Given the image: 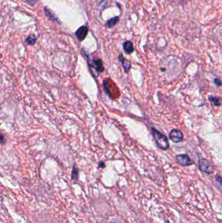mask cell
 Masks as SVG:
<instances>
[{
    "mask_svg": "<svg viewBox=\"0 0 222 223\" xmlns=\"http://www.w3.org/2000/svg\"><path fill=\"white\" fill-rule=\"evenodd\" d=\"M87 60H88L89 66L92 67V69H94L97 72V74L104 71V67L103 65V62L100 58L93 59V60H89L87 59Z\"/></svg>",
    "mask_w": 222,
    "mask_h": 223,
    "instance_id": "5b68a950",
    "label": "cell"
},
{
    "mask_svg": "<svg viewBox=\"0 0 222 223\" xmlns=\"http://www.w3.org/2000/svg\"><path fill=\"white\" fill-rule=\"evenodd\" d=\"M89 29L86 26H83L79 27L76 32V36L80 41H83L88 34Z\"/></svg>",
    "mask_w": 222,
    "mask_h": 223,
    "instance_id": "52a82bcc",
    "label": "cell"
},
{
    "mask_svg": "<svg viewBox=\"0 0 222 223\" xmlns=\"http://www.w3.org/2000/svg\"><path fill=\"white\" fill-rule=\"evenodd\" d=\"M175 161L180 166H190L194 164V162L191 161L189 156L187 154H180L177 155L175 157Z\"/></svg>",
    "mask_w": 222,
    "mask_h": 223,
    "instance_id": "277c9868",
    "label": "cell"
},
{
    "mask_svg": "<svg viewBox=\"0 0 222 223\" xmlns=\"http://www.w3.org/2000/svg\"><path fill=\"white\" fill-rule=\"evenodd\" d=\"M214 83L217 85L218 86H220L221 85V80L218 78H214Z\"/></svg>",
    "mask_w": 222,
    "mask_h": 223,
    "instance_id": "2e32d148",
    "label": "cell"
},
{
    "mask_svg": "<svg viewBox=\"0 0 222 223\" xmlns=\"http://www.w3.org/2000/svg\"><path fill=\"white\" fill-rule=\"evenodd\" d=\"M104 89L109 97L112 99H115L118 97L119 89L116 86L113 82H112L110 79L105 80L103 82Z\"/></svg>",
    "mask_w": 222,
    "mask_h": 223,
    "instance_id": "7a4b0ae2",
    "label": "cell"
},
{
    "mask_svg": "<svg viewBox=\"0 0 222 223\" xmlns=\"http://www.w3.org/2000/svg\"><path fill=\"white\" fill-rule=\"evenodd\" d=\"M215 178H216V181L217 183L219 184L220 186L221 185V182H222V180H221V177L220 175H216L215 176Z\"/></svg>",
    "mask_w": 222,
    "mask_h": 223,
    "instance_id": "9a60e30c",
    "label": "cell"
},
{
    "mask_svg": "<svg viewBox=\"0 0 222 223\" xmlns=\"http://www.w3.org/2000/svg\"><path fill=\"white\" fill-rule=\"evenodd\" d=\"M105 167V164H104V162L101 161L100 163H99V165H98V168H104Z\"/></svg>",
    "mask_w": 222,
    "mask_h": 223,
    "instance_id": "ac0fdd59",
    "label": "cell"
},
{
    "mask_svg": "<svg viewBox=\"0 0 222 223\" xmlns=\"http://www.w3.org/2000/svg\"><path fill=\"white\" fill-rule=\"evenodd\" d=\"M151 131L156 145L162 150H167L169 148V143L167 138L156 128L152 127Z\"/></svg>",
    "mask_w": 222,
    "mask_h": 223,
    "instance_id": "6da1fadb",
    "label": "cell"
},
{
    "mask_svg": "<svg viewBox=\"0 0 222 223\" xmlns=\"http://www.w3.org/2000/svg\"><path fill=\"white\" fill-rule=\"evenodd\" d=\"M122 47H123L124 51L127 54H130L134 52V45L130 40L125 41L122 44Z\"/></svg>",
    "mask_w": 222,
    "mask_h": 223,
    "instance_id": "9c48e42d",
    "label": "cell"
},
{
    "mask_svg": "<svg viewBox=\"0 0 222 223\" xmlns=\"http://www.w3.org/2000/svg\"><path fill=\"white\" fill-rule=\"evenodd\" d=\"M5 142V140L4 138V136L1 133H0V144H4Z\"/></svg>",
    "mask_w": 222,
    "mask_h": 223,
    "instance_id": "e0dca14e",
    "label": "cell"
},
{
    "mask_svg": "<svg viewBox=\"0 0 222 223\" xmlns=\"http://www.w3.org/2000/svg\"><path fill=\"white\" fill-rule=\"evenodd\" d=\"M208 100L210 102H212L215 106H216V107H220V106H221V104L220 103V98H218L217 97L210 96L208 97Z\"/></svg>",
    "mask_w": 222,
    "mask_h": 223,
    "instance_id": "7c38bea8",
    "label": "cell"
},
{
    "mask_svg": "<svg viewBox=\"0 0 222 223\" xmlns=\"http://www.w3.org/2000/svg\"><path fill=\"white\" fill-rule=\"evenodd\" d=\"M119 17L118 16H116L112 18V19H110L109 20H108L106 22V24H105V26H106L107 27L111 28V27L115 26L117 23L119 22Z\"/></svg>",
    "mask_w": 222,
    "mask_h": 223,
    "instance_id": "30bf717a",
    "label": "cell"
},
{
    "mask_svg": "<svg viewBox=\"0 0 222 223\" xmlns=\"http://www.w3.org/2000/svg\"><path fill=\"white\" fill-rule=\"evenodd\" d=\"M23 1L30 5H35L38 2V0H23Z\"/></svg>",
    "mask_w": 222,
    "mask_h": 223,
    "instance_id": "5bb4252c",
    "label": "cell"
},
{
    "mask_svg": "<svg viewBox=\"0 0 222 223\" xmlns=\"http://www.w3.org/2000/svg\"><path fill=\"white\" fill-rule=\"evenodd\" d=\"M119 60L121 62V63L122 65V67H123V68L125 69V71L126 73L129 71V70L131 68V63H130V61L129 60H128L127 59L125 58L124 56H122V54H119Z\"/></svg>",
    "mask_w": 222,
    "mask_h": 223,
    "instance_id": "ba28073f",
    "label": "cell"
},
{
    "mask_svg": "<svg viewBox=\"0 0 222 223\" xmlns=\"http://www.w3.org/2000/svg\"><path fill=\"white\" fill-rule=\"evenodd\" d=\"M184 138V134L182 131L177 129H173L169 134V138L174 143H179L182 142Z\"/></svg>",
    "mask_w": 222,
    "mask_h": 223,
    "instance_id": "8992f818",
    "label": "cell"
},
{
    "mask_svg": "<svg viewBox=\"0 0 222 223\" xmlns=\"http://www.w3.org/2000/svg\"><path fill=\"white\" fill-rule=\"evenodd\" d=\"M198 166L201 172L208 174H212L214 172L213 166L209 163V162L204 158H200L198 161Z\"/></svg>",
    "mask_w": 222,
    "mask_h": 223,
    "instance_id": "3957f363",
    "label": "cell"
},
{
    "mask_svg": "<svg viewBox=\"0 0 222 223\" xmlns=\"http://www.w3.org/2000/svg\"><path fill=\"white\" fill-rule=\"evenodd\" d=\"M110 223H115V222H110Z\"/></svg>",
    "mask_w": 222,
    "mask_h": 223,
    "instance_id": "d6986e66",
    "label": "cell"
},
{
    "mask_svg": "<svg viewBox=\"0 0 222 223\" xmlns=\"http://www.w3.org/2000/svg\"><path fill=\"white\" fill-rule=\"evenodd\" d=\"M71 178L74 181H78L79 178V170L78 168L76 166V165L73 166L72 170V174H71Z\"/></svg>",
    "mask_w": 222,
    "mask_h": 223,
    "instance_id": "8fae6325",
    "label": "cell"
},
{
    "mask_svg": "<svg viewBox=\"0 0 222 223\" xmlns=\"http://www.w3.org/2000/svg\"><path fill=\"white\" fill-rule=\"evenodd\" d=\"M37 40V38L35 37V35H31L29 36L26 40V43L29 44V45H33L35 43H36Z\"/></svg>",
    "mask_w": 222,
    "mask_h": 223,
    "instance_id": "4fadbf2b",
    "label": "cell"
}]
</instances>
